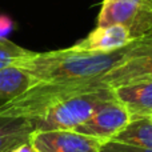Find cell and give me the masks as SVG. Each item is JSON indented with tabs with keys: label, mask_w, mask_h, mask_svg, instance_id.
Returning <instances> with one entry per match:
<instances>
[{
	"label": "cell",
	"mask_w": 152,
	"mask_h": 152,
	"mask_svg": "<svg viewBox=\"0 0 152 152\" xmlns=\"http://www.w3.org/2000/svg\"><path fill=\"white\" fill-rule=\"evenodd\" d=\"M120 24L134 39H152V0H103L96 27Z\"/></svg>",
	"instance_id": "3957f363"
},
{
	"label": "cell",
	"mask_w": 152,
	"mask_h": 152,
	"mask_svg": "<svg viewBox=\"0 0 152 152\" xmlns=\"http://www.w3.org/2000/svg\"><path fill=\"white\" fill-rule=\"evenodd\" d=\"M129 121L131 116L124 105L116 99H111L102 103L89 119L76 127L74 131L107 143L123 131Z\"/></svg>",
	"instance_id": "277c9868"
},
{
	"label": "cell",
	"mask_w": 152,
	"mask_h": 152,
	"mask_svg": "<svg viewBox=\"0 0 152 152\" xmlns=\"http://www.w3.org/2000/svg\"><path fill=\"white\" fill-rule=\"evenodd\" d=\"M113 96L128 111L131 120L152 115V80L116 87Z\"/></svg>",
	"instance_id": "ba28073f"
},
{
	"label": "cell",
	"mask_w": 152,
	"mask_h": 152,
	"mask_svg": "<svg viewBox=\"0 0 152 152\" xmlns=\"http://www.w3.org/2000/svg\"><path fill=\"white\" fill-rule=\"evenodd\" d=\"M151 51L152 39H136L110 52L79 51L74 47L47 52L29 51L18 67L34 76L37 83H72L103 76L129 56Z\"/></svg>",
	"instance_id": "6da1fadb"
},
{
	"label": "cell",
	"mask_w": 152,
	"mask_h": 152,
	"mask_svg": "<svg viewBox=\"0 0 152 152\" xmlns=\"http://www.w3.org/2000/svg\"><path fill=\"white\" fill-rule=\"evenodd\" d=\"M32 131L34 126L27 119L0 116V152H10L28 143Z\"/></svg>",
	"instance_id": "30bf717a"
},
{
	"label": "cell",
	"mask_w": 152,
	"mask_h": 152,
	"mask_svg": "<svg viewBox=\"0 0 152 152\" xmlns=\"http://www.w3.org/2000/svg\"><path fill=\"white\" fill-rule=\"evenodd\" d=\"M134 40L136 39L131 36L128 28L120 24H113L108 27H96L84 39L79 40L72 47L79 51L110 52L126 47Z\"/></svg>",
	"instance_id": "52a82bcc"
},
{
	"label": "cell",
	"mask_w": 152,
	"mask_h": 152,
	"mask_svg": "<svg viewBox=\"0 0 152 152\" xmlns=\"http://www.w3.org/2000/svg\"><path fill=\"white\" fill-rule=\"evenodd\" d=\"M15 28V21L7 15H0V39H8Z\"/></svg>",
	"instance_id": "5bb4252c"
},
{
	"label": "cell",
	"mask_w": 152,
	"mask_h": 152,
	"mask_svg": "<svg viewBox=\"0 0 152 152\" xmlns=\"http://www.w3.org/2000/svg\"><path fill=\"white\" fill-rule=\"evenodd\" d=\"M151 118H152V115H151Z\"/></svg>",
	"instance_id": "2e32d148"
},
{
	"label": "cell",
	"mask_w": 152,
	"mask_h": 152,
	"mask_svg": "<svg viewBox=\"0 0 152 152\" xmlns=\"http://www.w3.org/2000/svg\"><path fill=\"white\" fill-rule=\"evenodd\" d=\"M11 152H35V151H34L32 145L29 144V142H28V143H24V144L19 145V147H16V148H13Z\"/></svg>",
	"instance_id": "9a60e30c"
},
{
	"label": "cell",
	"mask_w": 152,
	"mask_h": 152,
	"mask_svg": "<svg viewBox=\"0 0 152 152\" xmlns=\"http://www.w3.org/2000/svg\"><path fill=\"white\" fill-rule=\"evenodd\" d=\"M115 99L113 89L110 87L88 91L64 99L28 120L35 129H75L83 124L96 111L102 103Z\"/></svg>",
	"instance_id": "7a4b0ae2"
},
{
	"label": "cell",
	"mask_w": 152,
	"mask_h": 152,
	"mask_svg": "<svg viewBox=\"0 0 152 152\" xmlns=\"http://www.w3.org/2000/svg\"><path fill=\"white\" fill-rule=\"evenodd\" d=\"M28 142L35 152H100L104 144L74 129H35Z\"/></svg>",
	"instance_id": "5b68a950"
},
{
	"label": "cell",
	"mask_w": 152,
	"mask_h": 152,
	"mask_svg": "<svg viewBox=\"0 0 152 152\" xmlns=\"http://www.w3.org/2000/svg\"><path fill=\"white\" fill-rule=\"evenodd\" d=\"M28 52V50L12 43L10 39H0V69L18 67Z\"/></svg>",
	"instance_id": "7c38bea8"
},
{
	"label": "cell",
	"mask_w": 152,
	"mask_h": 152,
	"mask_svg": "<svg viewBox=\"0 0 152 152\" xmlns=\"http://www.w3.org/2000/svg\"><path fill=\"white\" fill-rule=\"evenodd\" d=\"M145 80H152V51L129 56L102 76L103 84L110 88Z\"/></svg>",
	"instance_id": "8992f818"
},
{
	"label": "cell",
	"mask_w": 152,
	"mask_h": 152,
	"mask_svg": "<svg viewBox=\"0 0 152 152\" xmlns=\"http://www.w3.org/2000/svg\"><path fill=\"white\" fill-rule=\"evenodd\" d=\"M37 80L19 67H7L0 69V104L21 96L35 87Z\"/></svg>",
	"instance_id": "9c48e42d"
},
{
	"label": "cell",
	"mask_w": 152,
	"mask_h": 152,
	"mask_svg": "<svg viewBox=\"0 0 152 152\" xmlns=\"http://www.w3.org/2000/svg\"><path fill=\"white\" fill-rule=\"evenodd\" d=\"M100 152H152L150 148H142V147H135V145L124 144V143H118L110 140V142L104 143L102 145Z\"/></svg>",
	"instance_id": "4fadbf2b"
},
{
	"label": "cell",
	"mask_w": 152,
	"mask_h": 152,
	"mask_svg": "<svg viewBox=\"0 0 152 152\" xmlns=\"http://www.w3.org/2000/svg\"><path fill=\"white\" fill-rule=\"evenodd\" d=\"M10 152H11V151H10Z\"/></svg>",
	"instance_id": "e0dca14e"
},
{
	"label": "cell",
	"mask_w": 152,
	"mask_h": 152,
	"mask_svg": "<svg viewBox=\"0 0 152 152\" xmlns=\"http://www.w3.org/2000/svg\"><path fill=\"white\" fill-rule=\"evenodd\" d=\"M112 140L152 150V118L144 116V118L131 120L126 128L119 132Z\"/></svg>",
	"instance_id": "8fae6325"
}]
</instances>
